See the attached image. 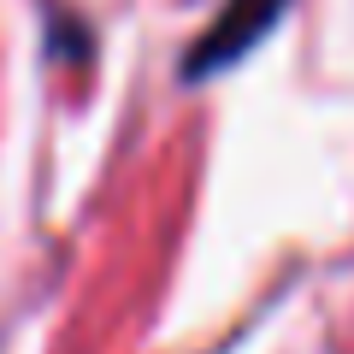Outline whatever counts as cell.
<instances>
[{
  "label": "cell",
  "instance_id": "6da1fadb",
  "mask_svg": "<svg viewBox=\"0 0 354 354\" xmlns=\"http://www.w3.org/2000/svg\"><path fill=\"white\" fill-rule=\"evenodd\" d=\"M278 6H283V0H225L213 36L195 48V71H213V65H225L230 53H242L266 24H272V18H278Z\"/></svg>",
  "mask_w": 354,
  "mask_h": 354
}]
</instances>
